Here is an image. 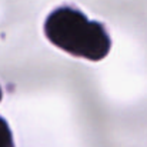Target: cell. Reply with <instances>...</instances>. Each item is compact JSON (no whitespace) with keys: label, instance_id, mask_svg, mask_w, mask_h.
Returning <instances> with one entry per match:
<instances>
[{"label":"cell","instance_id":"obj_2","mask_svg":"<svg viewBox=\"0 0 147 147\" xmlns=\"http://www.w3.org/2000/svg\"><path fill=\"white\" fill-rule=\"evenodd\" d=\"M0 147H14L11 130L3 117H0Z\"/></svg>","mask_w":147,"mask_h":147},{"label":"cell","instance_id":"obj_1","mask_svg":"<svg viewBox=\"0 0 147 147\" xmlns=\"http://www.w3.org/2000/svg\"><path fill=\"white\" fill-rule=\"evenodd\" d=\"M45 34L56 47L92 61L103 60L111 49V39L104 26L70 6L57 7L47 16Z\"/></svg>","mask_w":147,"mask_h":147}]
</instances>
